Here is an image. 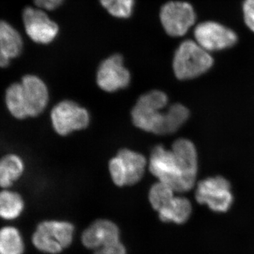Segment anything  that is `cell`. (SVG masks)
Here are the masks:
<instances>
[{"mask_svg":"<svg viewBox=\"0 0 254 254\" xmlns=\"http://www.w3.org/2000/svg\"><path fill=\"white\" fill-rule=\"evenodd\" d=\"M25 203L22 196L14 190H0V218L12 221L19 218L24 210Z\"/></svg>","mask_w":254,"mask_h":254,"instance_id":"obj_17","label":"cell"},{"mask_svg":"<svg viewBox=\"0 0 254 254\" xmlns=\"http://www.w3.org/2000/svg\"><path fill=\"white\" fill-rule=\"evenodd\" d=\"M23 48L21 35L9 23L0 20V67H6Z\"/></svg>","mask_w":254,"mask_h":254,"instance_id":"obj_14","label":"cell"},{"mask_svg":"<svg viewBox=\"0 0 254 254\" xmlns=\"http://www.w3.org/2000/svg\"><path fill=\"white\" fill-rule=\"evenodd\" d=\"M150 171L175 192L189 191L194 186L198 156L194 145L185 138L174 143L173 149L155 147L150 156Z\"/></svg>","mask_w":254,"mask_h":254,"instance_id":"obj_1","label":"cell"},{"mask_svg":"<svg viewBox=\"0 0 254 254\" xmlns=\"http://www.w3.org/2000/svg\"><path fill=\"white\" fill-rule=\"evenodd\" d=\"M160 21L169 36L180 37L195 21L194 10L191 5L183 1H170L163 5L160 13Z\"/></svg>","mask_w":254,"mask_h":254,"instance_id":"obj_7","label":"cell"},{"mask_svg":"<svg viewBox=\"0 0 254 254\" xmlns=\"http://www.w3.org/2000/svg\"><path fill=\"white\" fill-rule=\"evenodd\" d=\"M165 115L163 134H168L177 131L186 123L190 116V112L184 105L175 104L170 107Z\"/></svg>","mask_w":254,"mask_h":254,"instance_id":"obj_20","label":"cell"},{"mask_svg":"<svg viewBox=\"0 0 254 254\" xmlns=\"http://www.w3.org/2000/svg\"><path fill=\"white\" fill-rule=\"evenodd\" d=\"M120 230L114 222L98 220L91 224L82 234L81 242L89 250H98L104 246L120 242Z\"/></svg>","mask_w":254,"mask_h":254,"instance_id":"obj_12","label":"cell"},{"mask_svg":"<svg viewBox=\"0 0 254 254\" xmlns=\"http://www.w3.org/2000/svg\"><path fill=\"white\" fill-rule=\"evenodd\" d=\"M64 0H33L38 8L44 10H54L63 4Z\"/></svg>","mask_w":254,"mask_h":254,"instance_id":"obj_25","label":"cell"},{"mask_svg":"<svg viewBox=\"0 0 254 254\" xmlns=\"http://www.w3.org/2000/svg\"><path fill=\"white\" fill-rule=\"evenodd\" d=\"M145 166L146 160L144 156L128 149L120 150L109 164L112 179L119 187L134 185L139 182Z\"/></svg>","mask_w":254,"mask_h":254,"instance_id":"obj_6","label":"cell"},{"mask_svg":"<svg viewBox=\"0 0 254 254\" xmlns=\"http://www.w3.org/2000/svg\"><path fill=\"white\" fill-rule=\"evenodd\" d=\"M243 10L246 24L254 32V0H245Z\"/></svg>","mask_w":254,"mask_h":254,"instance_id":"obj_24","label":"cell"},{"mask_svg":"<svg viewBox=\"0 0 254 254\" xmlns=\"http://www.w3.org/2000/svg\"><path fill=\"white\" fill-rule=\"evenodd\" d=\"M195 200L215 213H226L233 203L231 185L222 177H210L198 183Z\"/></svg>","mask_w":254,"mask_h":254,"instance_id":"obj_5","label":"cell"},{"mask_svg":"<svg viewBox=\"0 0 254 254\" xmlns=\"http://www.w3.org/2000/svg\"><path fill=\"white\" fill-rule=\"evenodd\" d=\"M168 102V96L162 91H152L142 95L131 111L135 126L145 131L163 135L165 115L161 110Z\"/></svg>","mask_w":254,"mask_h":254,"instance_id":"obj_2","label":"cell"},{"mask_svg":"<svg viewBox=\"0 0 254 254\" xmlns=\"http://www.w3.org/2000/svg\"><path fill=\"white\" fill-rule=\"evenodd\" d=\"M5 104L8 111L14 118L23 120L28 118L27 108L21 82L12 83L8 87L5 92Z\"/></svg>","mask_w":254,"mask_h":254,"instance_id":"obj_18","label":"cell"},{"mask_svg":"<svg viewBox=\"0 0 254 254\" xmlns=\"http://www.w3.org/2000/svg\"><path fill=\"white\" fill-rule=\"evenodd\" d=\"M24 242L21 232L14 226L0 228V254H23Z\"/></svg>","mask_w":254,"mask_h":254,"instance_id":"obj_19","label":"cell"},{"mask_svg":"<svg viewBox=\"0 0 254 254\" xmlns=\"http://www.w3.org/2000/svg\"><path fill=\"white\" fill-rule=\"evenodd\" d=\"M28 117H36L45 110L48 103V90L46 83L35 75L23 76L21 81Z\"/></svg>","mask_w":254,"mask_h":254,"instance_id":"obj_13","label":"cell"},{"mask_svg":"<svg viewBox=\"0 0 254 254\" xmlns=\"http://www.w3.org/2000/svg\"><path fill=\"white\" fill-rule=\"evenodd\" d=\"M51 119L55 131L62 136L86 128L90 121L87 110L69 100L57 105L52 110Z\"/></svg>","mask_w":254,"mask_h":254,"instance_id":"obj_8","label":"cell"},{"mask_svg":"<svg viewBox=\"0 0 254 254\" xmlns=\"http://www.w3.org/2000/svg\"><path fill=\"white\" fill-rule=\"evenodd\" d=\"M123 62V56L114 55L100 65L97 83L103 91L114 92L128 86L131 76Z\"/></svg>","mask_w":254,"mask_h":254,"instance_id":"obj_11","label":"cell"},{"mask_svg":"<svg viewBox=\"0 0 254 254\" xmlns=\"http://www.w3.org/2000/svg\"><path fill=\"white\" fill-rule=\"evenodd\" d=\"M94 254H127V250L120 241L95 250Z\"/></svg>","mask_w":254,"mask_h":254,"instance_id":"obj_23","label":"cell"},{"mask_svg":"<svg viewBox=\"0 0 254 254\" xmlns=\"http://www.w3.org/2000/svg\"><path fill=\"white\" fill-rule=\"evenodd\" d=\"M175 191L168 185L159 182L152 186L149 192V200L152 207L156 211L165 208L175 198Z\"/></svg>","mask_w":254,"mask_h":254,"instance_id":"obj_21","label":"cell"},{"mask_svg":"<svg viewBox=\"0 0 254 254\" xmlns=\"http://www.w3.org/2000/svg\"><path fill=\"white\" fill-rule=\"evenodd\" d=\"M102 6L114 17L126 18L133 12L134 0H100Z\"/></svg>","mask_w":254,"mask_h":254,"instance_id":"obj_22","label":"cell"},{"mask_svg":"<svg viewBox=\"0 0 254 254\" xmlns=\"http://www.w3.org/2000/svg\"><path fill=\"white\" fill-rule=\"evenodd\" d=\"M213 64V58L207 50L197 42L188 40L175 52L173 69L179 79H191L206 72Z\"/></svg>","mask_w":254,"mask_h":254,"instance_id":"obj_3","label":"cell"},{"mask_svg":"<svg viewBox=\"0 0 254 254\" xmlns=\"http://www.w3.org/2000/svg\"><path fill=\"white\" fill-rule=\"evenodd\" d=\"M158 213L162 222L182 225L190 220L192 214V205L190 200L185 197L175 196L165 208Z\"/></svg>","mask_w":254,"mask_h":254,"instance_id":"obj_16","label":"cell"},{"mask_svg":"<svg viewBox=\"0 0 254 254\" xmlns=\"http://www.w3.org/2000/svg\"><path fill=\"white\" fill-rule=\"evenodd\" d=\"M195 41L207 51L230 48L237 43L236 33L220 23L207 21L195 28Z\"/></svg>","mask_w":254,"mask_h":254,"instance_id":"obj_10","label":"cell"},{"mask_svg":"<svg viewBox=\"0 0 254 254\" xmlns=\"http://www.w3.org/2000/svg\"><path fill=\"white\" fill-rule=\"evenodd\" d=\"M25 170L22 158L14 153H9L0 158V187L7 190L22 176Z\"/></svg>","mask_w":254,"mask_h":254,"instance_id":"obj_15","label":"cell"},{"mask_svg":"<svg viewBox=\"0 0 254 254\" xmlns=\"http://www.w3.org/2000/svg\"><path fill=\"white\" fill-rule=\"evenodd\" d=\"M23 21L28 36L39 44H49L59 33L58 24L41 8H25Z\"/></svg>","mask_w":254,"mask_h":254,"instance_id":"obj_9","label":"cell"},{"mask_svg":"<svg viewBox=\"0 0 254 254\" xmlns=\"http://www.w3.org/2000/svg\"><path fill=\"white\" fill-rule=\"evenodd\" d=\"M73 232L74 226L70 222L47 220L37 226L32 243L43 253L58 254L71 245Z\"/></svg>","mask_w":254,"mask_h":254,"instance_id":"obj_4","label":"cell"}]
</instances>
